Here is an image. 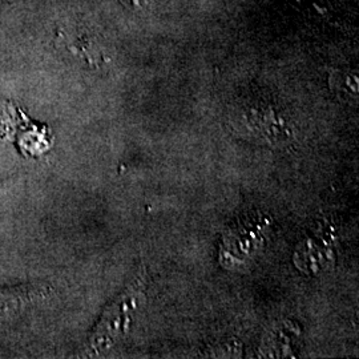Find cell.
Returning <instances> with one entry per match:
<instances>
[{"label":"cell","instance_id":"7a4b0ae2","mask_svg":"<svg viewBox=\"0 0 359 359\" xmlns=\"http://www.w3.org/2000/svg\"><path fill=\"white\" fill-rule=\"evenodd\" d=\"M127 8L136 11V13H145L151 11L152 0H120Z\"/></svg>","mask_w":359,"mask_h":359},{"label":"cell","instance_id":"6da1fadb","mask_svg":"<svg viewBox=\"0 0 359 359\" xmlns=\"http://www.w3.org/2000/svg\"><path fill=\"white\" fill-rule=\"evenodd\" d=\"M56 36L67 51L88 65L99 67L108 60L97 36L83 27H60Z\"/></svg>","mask_w":359,"mask_h":359}]
</instances>
